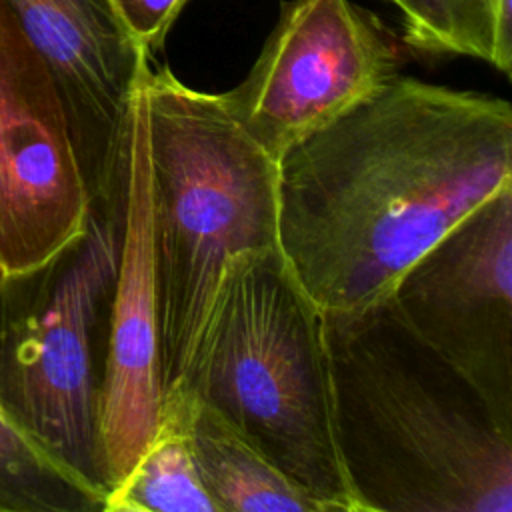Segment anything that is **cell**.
<instances>
[{
	"instance_id": "1",
	"label": "cell",
	"mask_w": 512,
	"mask_h": 512,
	"mask_svg": "<svg viewBox=\"0 0 512 512\" xmlns=\"http://www.w3.org/2000/svg\"><path fill=\"white\" fill-rule=\"evenodd\" d=\"M512 186V106L392 76L278 160V250L322 312L364 308Z\"/></svg>"
},
{
	"instance_id": "2",
	"label": "cell",
	"mask_w": 512,
	"mask_h": 512,
	"mask_svg": "<svg viewBox=\"0 0 512 512\" xmlns=\"http://www.w3.org/2000/svg\"><path fill=\"white\" fill-rule=\"evenodd\" d=\"M342 468L360 512H512V430L386 296L322 312Z\"/></svg>"
},
{
	"instance_id": "3",
	"label": "cell",
	"mask_w": 512,
	"mask_h": 512,
	"mask_svg": "<svg viewBox=\"0 0 512 512\" xmlns=\"http://www.w3.org/2000/svg\"><path fill=\"white\" fill-rule=\"evenodd\" d=\"M164 396L184 378L230 258L278 248V160L222 94L140 70ZM162 396V398H164Z\"/></svg>"
},
{
	"instance_id": "4",
	"label": "cell",
	"mask_w": 512,
	"mask_h": 512,
	"mask_svg": "<svg viewBox=\"0 0 512 512\" xmlns=\"http://www.w3.org/2000/svg\"><path fill=\"white\" fill-rule=\"evenodd\" d=\"M176 390L218 412L324 512H360L336 444L322 310L278 248L226 262Z\"/></svg>"
},
{
	"instance_id": "5",
	"label": "cell",
	"mask_w": 512,
	"mask_h": 512,
	"mask_svg": "<svg viewBox=\"0 0 512 512\" xmlns=\"http://www.w3.org/2000/svg\"><path fill=\"white\" fill-rule=\"evenodd\" d=\"M120 234L122 176L94 202L84 236L32 274L26 306L0 328V398L60 464L104 496L98 406Z\"/></svg>"
},
{
	"instance_id": "6",
	"label": "cell",
	"mask_w": 512,
	"mask_h": 512,
	"mask_svg": "<svg viewBox=\"0 0 512 512\" xmlns=\"http://www.w3.org/2000/svg\"><path fill=\"white\" fill-rule=\"evenodd\" d=\"M382 22L352 0L282 2L246 78L222 98L240 126L280 160L398 74Z\"/></svg>"
},
{
	"instance_id": "7",
	"label": "cell",
	"mask_w": 512,
	"mask_h": 512,
	"mask_svg": "<svg viewBox=\"0 0 512 512\" xmlns=\"http://www.w3.org/2000/svg\"><path fill=\"white\" fill-rule=\"evenodd\" d=\"M92 208L58 88L0 0V284L52 264Z\"/></svg>"
},
{
	"instance_id": "8",
	"label": "cell",
	"mask_w": 512,
	"mask_h": 512,
	"mask_svg": "<svg viewBox=\"0 0 512 512\" xmlns=\"http://www.w3.org/2000/svg\"><path fill=\"white\" fill-rule=\"evenodd\" d=\"M388 298L512 430V186L418 256Z\"/></svg>"
},
{
	"instance_id": "9",
	"label": "cell",
	"mask_w": 512,
	"mask_h": 512,
	"mask_svg": "<svg viewBox=\"0 0 512 512\" xmlns=\"http://www.w3.org/2000/svg\"><path fill=\"white\" fill-rule=\"evenodd\" d=\"M158 302L150 228V156L140 74L126 112L122 234L108 302L106 354L98 406L106 492L120 482L152 438L162 410Z\"/></svg>"
},
{
	"instance_id": "10",
	"label": "cell",
	"mask_w": 512,
	"mask_h": 512,
	"mask_svg": "<svg viewBox=\"0 0 512 512\" xmlns=\"http://www.w3.org/2000/svg\"><path fill=\"white\" fill-rule=\"evenodd\" d=\"M2 2L58 88L92 202L106 200L122 176L128 100L150 52L112 0Z\"/></svg>"
},
{
	"instance_id": "11",
	"label": "cell",
	"mask_w": 512,
	"mask_h": 512,
	"mask_svg": "<svg viewBox=\"0 0 512 512\" xmlns=\"http://www.w3.org/2000/svg\"><path fill=\"white\" fill-rule=\"evenodd\" d=\"M162 402L178 410L200 482L218 512H324L314 498L194 394L176 390Z\"/></svg>"
},
{
	"instance_id": "12",
	"label": "cell",
	"mask_w": 512,
	"mask_h": 512,
	"mask_svg": "<svg viewBox=\"0 0 512 512\" xmlns=\"http://www.w3.org/2000/svg\"><path fill=\"white\" fill-rule=\"evenodd\" d=\"M102 512H218L170 402H162L156 430L134 466L106 492Z\"/></svg>"
},
{
	"instance_id": "13",
	"label": "cell",
	"mask_w": 512,
	"mask_h": 512,
	"mask_svg": "<svg viewBox=\"0 0 512 512\" xmlns=\"http://www.w3.org/2000/svg\"><path fill=\"white\" fill-rule=\"evenodd\" d=\"M406 42L428 54L484 60L512 70V0H394Z\"/></svg>"
},
{
	"instance_id": "14",
	"label": "cell",
	"mask_w": 512,
	"mask_h": 512,
	"mask_svg": "<svg viewBox=\"0 0 512 512\" xmlns=\"http://www.w3.org/2000/svg\"><path fill=\"white\" fill-rule=\"evenodd\" d=\"M104 494L60 464L0 398V512H102Z\"/></svg>"
},
{
	"instance_id": "15",
	"label": "cell",
	"mask_w": 512,
	"mask_h": 512,
	"mask_svg": "<svg viewBox=\"0 0 512 512\" xmlns=\"http://www.w3.org/2000/svg\"><path fill=\"white\" fill-rule=\"evenodd\" d=\"M188 0H112L134 40L148 52L162 46Z\"/></svg>"
},
{
	"instance_id": "16",
	"label": "cell",
	"mask_w": 512,
	"mask_h": 512,
	"mask_svg": "<svg viewBox=\"0 0 512 512\" xmlns=\"http://www.w3.org/2000/svg\"><path fill=\"white\" fill-rule=\"evenodd\" d=\"M388 2H394V0H388Z\"/></svg>"
},
{
	"instance_id": "17",
	"label": "cell",
	"mask_w": 512,
	"mask_h": 512,
	"mask_svg": "<svg viewBox=\"0 0 512 512\" xmlns=\"http://www.w3.org/2000/svg\"><path fill=\"white\" fill-rule=\"evenodd\" d=\"M0 286H2V284H0Z\"/></svg>"
}]
</instances>
